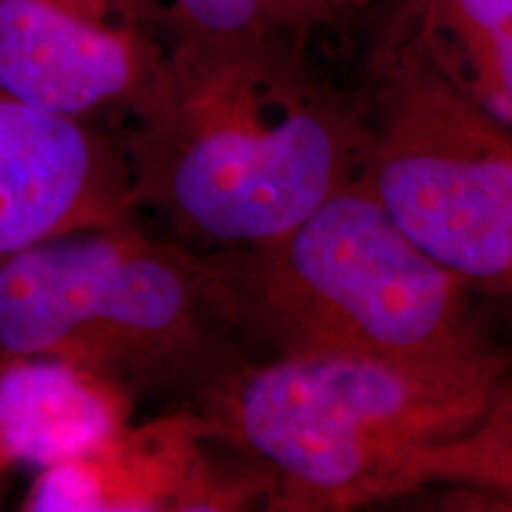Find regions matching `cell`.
Segmentation results:
<instances>
[{"instance_id": "obj_1", "label": "cell", "mask_w": 512, "mask_h": 512, "mask_svg": "<svg viewBox=\"0 0 512 512\" xmlns=\"http://www.w3.org/2000/svg\"><path fill=\"white\" fill-rule=\"evenodd\" d=\"M361 100L313 72L306 41L166 48L121 145L133 202L200 252L271 242L361 174Z\"/></svg>"}, {"instance_id": "obj_2", "label": "cell", "mask_w": 512, "mask_h": 512, "mask_svg": "<svg viewBox=\"0 0 512 512\" xmlns=\"http://www.w3.org/2000/svg\"><path fill=\"white\" fill-rule=\"evenodd\" d=\"M510 375L512 347L432 363L264 356L190 406L266 472V510L344 512L437 484Z\"/></svg>"}, {"instance_id": "obj_3", "label": "cell", "mask_w": 512, "mask_h": 512, "mask_svg": "<svg viewBox=\"0 0 512 512\" xmlns=\"http://www.w3.org/2000/svg\"><path fill=\"white\" fill-rule=\"evenodd\" d=\"M242 342L268 356L432 363L510 349L486 294L425 254L361 178L271 242L207 252Z\"/></svg>"}, {"instance_id": "obj_4", "label": "cell", "mask_w": 512, "mask_h": 512, "mask_svg": "<svg viewBox=\"0 0 512 512\" xmlns=\"http://www.w3.org/2000/svg\"><path fill=\"white\" fill-rule=\"evenodd\" d=\"M207 252L133 226L0 256V356H57L195 403L249 358Z\"/></svg>"}, {"instance_id": "obj_5", "label": "cell", "mask_w": 512, "mask_h": 512, "mask_svg": "<svg viewBox=\"0 0 512 512\" xmlns=\"http://www.w3.org/2000/svg\"><path fill=\"white\" fill-rule=\"evenodd\" d=\"M361 178L434 261L512 299V133L406 43L375 46Z\"/></svg>"}, {"instance_id": "obj_6", "label": "cell", "mask_w": 512, "mask_h": 512, "mask_svg": "<svg viewBox=\"0 0 512 512\" xmlns=\"http://www.w3.org/2000/svg\"><path fill=\"white\" fill-rule=\"evenodd\" d=\"M268 477L197 406L128 422L105 444L38 472L27 512H238L268 505Z\"/></svg>"}, {"instance_id": "obj_7", "label": "cell", "mask_w": 512, "mask_h": 512, "mask_svg": "<svg viewBox=\"0 0 512 512\" xmlns=\"http://www.w3.org/2000/svg\"><path fill=\"white\" fill-rule=\"evenodd\" d=\"M166 48L133 12L100 0H0V91L38 110L86 121L136 117L164 79Z\"/></svg>"}, {"instance_id": "obj_8", "label": "cell", "mask_w": 512, "mask_h": 512, "mask_svg": "<svg viewBox=\"0 0 512 512\" xmlns=\"http://www.w3.org/2000/svg\"><path fill=\"white\" fill-rule=\"evenodd\" d=\"M121 145L0 91V256L133 219Z\"/></svg>"}, {"instance_id": "obj_9", "label": "cell", "mask_w": 512, "mask_h": 512, "mask_svg": "<svg viewBox=\"0 0 512 512\" xmlns=\"http://www.w3.org/2000/svg\"><path fill=\"white\" fill-rule=\"evenodd\" d=\"M136 396L107 375L57 356H0V460L60 465L131 422Z\"/></svg>"}, {"instance_id": "obj_10", "label": "cell", "mask_w": 512, "mask_h": 512, "mask_svg": "<svg viewBox=\"0 0 512 512\" xmlns=\"http://www.w3.org/2000/svg\"><path fill=\"white\" fill-rule=\"evenodd\" d=\"M394 43L512 133V0H394L377 46Z\"/></svg>"}, {"instance_id": "obj_11", "label": "cell", "mask_w": 512, "mask_h": 512, "mask_svg": "<svg viewBox=\"0 0 512 512\" xmlns=\"http://www.w3.org/2000/svg\"><path fill=\"white\" fill-rule=\"evenodd\" d=\"M169 46L297 38L337 24L323 0H171L164 12Z\"/></svg>"}, {"instance_id": "obj_12", "label": "cell", "mask_w": 512, "mask_h": 512, "mask_svg": "<svg viewBox=\"0 0 512 512\" xmlns=\"http://www.w3.org/2000/svg\"><path fill=\"white\" fill-rule=\"evenodd\" d=\"M437 486L489 503L484 508L512 510V375L489 415L448 448Z\"/></svg>"}, {"instance_id": "obj_13", "label": "cell", "mask_w": 512, "mask_h": 512, "mask_svg": "<svg viewBox=\"0 0 512 512\" xmlns=\"http://www.w3.org/2000/svg\"><path fill=\"white\" fill-rule=\"evenodd\" d=\"M323 3H325V8L330 10L332 19H335V22H342V19L361 12L366 5L373 3V0H323Z\"/></svg>"}, {"instance_id": "obj_14", "label": "cell", "mask_w": 512, "mask_h": 512, "mask_svg": "<svg viewBox=\"0 0 512 512\" xmlns=\"http://www.w3.org/2000/svg\"><path fill=\"white\" fill-rule=\"evenodd\" d=\"M5 470H8V467H5V465H3V460H0V475H3Z\"/></svg>"}]
</instances>
